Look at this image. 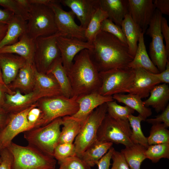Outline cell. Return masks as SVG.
Wrapping results in <instances>:
<instances>
[{"label": "cell", "instance_id": "cell-1", "mask_svg": "<svg viewBox=\"0 0 169 169\" xmlns=\"http://www.w3.org/2000/svg\"><path fill=\"white\" fill-rule=\"evenodd\" d=\"M88 50L91 60L99 72L128 68L133 57L127 45L107 32L101 31Z\"/></svg>", "mask_w": 169, "mask_h": 169}, {"label": "cell", "instance_id": "cell-2", "mask_svg": "<svg viewBox=\"0 0 169 169\" xmlns=\"http://www.w3.org/2000/svg\"><path fill=\"white\" fill-rule=\"evenodd\" d=\"M67 74L73 96L78 97L98 92L101 86L99 72L91 60L88 49L82 50L75 56Z\"/></svg>", "mask_w": 169, "mask_h": 169}, {"label": "cell", "instance_id": "cell-3", "mask_svg": "<svg viewBox=\"0 0 169 169\" xmlns=\"http://www.w3.org/2000/svg\"><path fill=\"white\" fill-rule=\"evenodd\" d=\"M8 148L13 157L12 169H55L56 160L32 145L12 142Z\"/></svg>", "mask_w": 169, "mask_h": 169}, {"label": "cell", "instance_id": "cell-4", "mask_svg": "<svg viewBox=\"0 0 169 169\" xmlns=\"http://www.w3.org/2000/svg\"><path fill=\"white\" fill-rule=\"evenodd\" d=\"M77 97L74 96L69 98L60 95L40 99L37 102V106L42 113L34 128L46 125L59 118L75 114L79 109Z\"/></svg>", "mask_w": 169, "mask_h": 169}, {"label": "cell", "instance_id": "cell-5", "mask_svg": "<svg viewBox=\"0 0 169 169\" xmlns=\"http://www.w3.org/2000/svg\"><path fill=\"white\" fill-rule=\"evenodd\" d=\"M62 123V118H58L46 125L24 132V137L28 144L53 156L54 149L58 144Z\"/></svg>", "mask_w": 169, "mask_h": 169}, {"label": "cell", "instance_id": "cell-6", "mask_svg": "<svg viewBox=\"0 0 169 169\" xmlns=\"http://www.w3.org/2000/svg\"><path fill=\"white\" fill-rule=\"evenodd\" d=\"M28 13L26 33L30 38L36 39L58 32L54 13L49 6L31 4Z\"/></svg>", "mask_w": 169, "mask_h": 169}, {"label": "cell", "instance_id": "cell-7", "mask_svg": "<svg viewBox=\"0 0 169 169\" xmlns=\"http://www.w3.org/2000/svg\"><path fill=\"white\" fill-rule=\"evenodd\" d=\"M101 85L98 91L105 96L125 93L131 85L134 78V69L116 68L99 72Z\"/></svg>", "mask_w": 169, "mask_h": 169}, {"label": "cell", "instance_id": "cell-8", "mask_svg": "<svg viewBox=\"0 0 169 169\" xmlns=\"http://www.w3.org/2000/svg\"><path fill=\"white\" fill-rule=\"evenodd\" d=\"M131 134L128 119H115L107 113L98 130L97 140L121 144L127 147L133 144L130 138Z\"/></svg>", "mask_w": 169, "mask_h": 169}, {"label": "cell", "instance_id": "cell-9", "mask_svg": "<svg viewBox=\"0 0 169 169\" xmlns=\"http://www.w3.org/2000/svg\"><path fill=\"white\" fill-rule=\"evenodd\" d=\"M162 17L160 12L156 9L146 32L151 38L149 47L150 58L160 72L165 69L169 55L166 52L161 30Z\"/></svg>", "mask_w": 169, "mask_h": 169}, {"label": "cell", "instance_id": "cell-10", "mask_svg": "<svg viewBox=\"0 0 169 169\" xmlns=\"http://www.w3.org/2000/svg\"><path fill=\"white\" fill-rule=\"evenodd\" d=\"M107 113L105 103L96 108L86 119L73 143L77 156H79L97 140L98 130Z\"/></svg>", "mask_w": 169, "mask_h": 169}, {"label": "cell", "instance_id": "cell-11", "mask_svg": "<svg viewBox=\"0 0 169 169\" xmlns=\"http://www.w3.org/2000/svg\"><path fill=\"white\" fill-rule=\"evenodd\" d=\"M60 35H61L58 32L36 39L33 64L39 71L46 73L53 63L61 57L57 43V38Z\"/></svg>", "mask_w": 169, "mask_h": 169}, {"label": "cell", "instance_id": "cell-12", "mask_svg": "<svg viewBox=\"0 0 169 169\" xmlns=\"http://www.w3.org/2000/svg\"><path fill=\"white\" fill-rule=\"evenodd\" d=\"M48 6L54 12L58 32L61 36L87 41L85 29L76 24L74 20L75 16L71 10H64L59 0H51Z\"/></svg>", "mask_w": 169, "mask_h": 169}, {"label": "cell", "instance_id": "cell-13", "mask_svg": "<svg viewBox=\"0 0 169 169\" xmlns=\"http://www.w3.org/2000/svg\"><path fill=\"white\" fill-rule=\"evenodd\" d=\"M37 106V102L20 111L9 114L6 125L0 130V151L8 148L18 134L27 131L28 113L30 109Z\"/></svg>", "mask_w": 169, "mask_h": 169}, {"label": "cell", "instance_id": "cell-14", "mask_svg": "<svg viewBox=\"0 0 169 169\" xmlns=\"http://www.w3.org/2000/svg\"><path fill=\"white\" fill-rule=\"evenodd\" d=\"M56 95H58L36 90L23 95L19 90H17L13 94L6 93L5 100L3 108L8 114L14 113L28 107L42 98Z\"/></svg>", "mask_w": 169, "mask_h": 169}, {"label": "cell", "instance_id": "cell-15", "mask_svg": "<svg viewBox=\"0 0 169 169\" xmlns=\"http://www.w3.org/2000/svg\"><path fill=\"white\" fill-rule=\"evenodd\" d=\"M57 43L60 53L62 64L67 73L77 54L82 50H90L93 47L92 43L87 41L61 35L57 37Z\"/></svg>", "mask_w": 169, "mask_h": 169}, {"label": "cell", "instance_id": "cell-16", "mask_svg": "<svg viewBox=\"0 0 169 169\" xmlns=\"http://www.w3.org/2000/svg\"><path fill=\"white\" fill-rule=\"evenodd\" d=\"M129 14L144 33L156 8L152 0H128Z\"/></svg>", "mask_w": 169, "mask_h": 169}, {"label": "cell", "instance_id": "cell-17", "mask_svg": "<svg viewBox=\"0 0 169 169\" xmlns=\"http://www.w3.org/2000/svg\"><path fill=\"white\" fill-rule=\"evenodd\" d=\"M135 76L133 82L125 93L138 95L141 99L149 96L152 89L160 83L154 74L141 68L134 69Z\"/></svg>", "mask_w": 169, "mask_h": 169}, {"label": "cell", "instance_id": "cell-18", "mask_svg": "<svg viewBox=\"0 0 169 169\" xmlns=\"http://www.w3.org/2000/svg\"><path fill=\"white\" fill-rule=\"evenodd\" d=\"M59 3L69 7L86 29L91 18L100 8L99 0H60Z\"/></svg>", "mask_w": 169, "mask_h": 169}, {"label": "cell", "instance_id": "cell-19", "mask_svg": "<svg viewBox=\"0 0 169 169\" xmlns=\"http://www.w3.org/2000/svg\"><path fill=\"white\" fill-rule=\"evenodd\" d=\"M112 96H105L98 92L80 96L77 97V102L79 109L74 115L71 116L80 121L84 122L90 114L96 108L101 105L114 100Z\"/></svg>", "mask_w": 169, "mask_h": 169}, {"label": "cell", "instance_id": "cell-20", "mask_svg": "<svg viewBox=\"0 0 169 169\" xmlns=\"http://www.w3.org/2000/svg\"><path fill=\"white\" fill-rule=\"evenodd\" d=\"M26 61L23 58L13 54H0V68L6 85L8 86L14 80L19 69Z\"/></svg>", "mask_w": 169, "mask_h": 169}, {"label": "cell", "instance_id": "cell-21", "mask_svg": "<svg viewBox=\"0 0 169 169\" xmlns=\"http://www.w3.org/2000/svg\"><path fill=\"white\" fill-rule=\"evenodd\" d=\"M35 39L29 37L26 33L22 35L16 43L0 49V54H17L31 64L33 63Z\"/></svg>", "mask_w": 169, "mask_h": 169}, {"label": "cell", "instance_id": "cell-22", "mask_svg": "<svg viewBox=\"0 0 169 169\" xmlns=\"http://www.w3.org/2000/svg\"><path fill=\"white\" fill-rule=\"evenodd\" d=\"M128 3V0H99L100 8L106 13L108 18L120 27L129 14Z\"/></svg>", "mask_w": 169, "mask_h": 169}, {"label": "cell", "instance_id": "cell-23", "mask_svg": "<svg viewBox=\"0 0 169 169\" xmlns=\"http://www.w3.org/2000/svg\"><path fill=\"white\" fill-rule=\"evenodd\" d=\"M34 67L33 63L26 61L19 69L14 80L8 86L9 88L12 90L17 89L26 93L32 91L35 83Z\"/></svg>", "mask_w": 169, "mask_h": 169}, {"label": "cell", "instance_id": "cell-24", "mask_svg": "<svg viewBox=\"0 0 169 169\" xmlns=\"http://www.w3.org/2000/svg\"><path fill=\"white\" fill-rule=\"evenodd\" d=\"M150 95L143 101L144 105L147 107L151 106L157 113L163 111L169 104V85L165 83L157 85L151 90Z\"/></svg>", "mask_w": 169, "mask_h": 169}, {"label": "cell", "instance_id": "cell-25", "mask_svg": "<svg viewBox=\"0 0 169 169\" xmlns=\"http://www.w3.org/2000/svg\"><path fill=\"white\" fill-rule=\"evenodd\" d=\"M144 33H141L135 55L128 67L132 69L143 68L154 74L160 73L157 68L152 62L147 53L145 45Z\"/></svg>", "mask_w": 169, "mask_h": 169}, {"label": "cell", "instance_id": "cell-26", "mask_svg": "<svg viewBox=\"0 0 169 169\" xmlns=\"http://www.w3.org/2000/svg\"><path fill=\"white\" fill-rule=\"evenodd\" d=\"M113 144L111 142L96 140L79 157L89 166L93 167L108 151Z\"/></svg>", "mask_w": 169, "mask_h": 169}, {"label": "cell", "instance_id": "cell-27", "mask_svg": "<svg viewBox=\"0 0 169 169\" xmlns=\"http://www.w3.org/2000/svg\"><path fill=\"white\" fill-rule=\"evenodd\" d=\"M121 27L126 38L130 53L134 57L142 32L129 14L125 17Z\"/></svg>", "mask_w": 169, "mask_h": 169}, {"label": "cell", "instance_id": "cell-28", "mask_svg": "<svg viewBox=\"0 0 169 169\" xmlns=\"http://www.w3.org/2000/svg\"><path fill=\"white\" fill-rule=\"evenodd\" d=\"M46 73L51 74L54 77L59 85L62 95L69 98L73 97L71 86L61 57L53 63Z\"/></svg>", "mask_w": 169, "mask_h": 169}, {"label": "cell", "instance_id": "cell-29", "mask_svg": "<svg viewBox=\"0 0 169 169\" xmlns=\"http://www.w3.org/2000/svg\"><path fill=\"white\" fill-rule=\"evenodd\" d=\"M27 22L21 18L14 15L8 24L4 38L0 42V49L17 42L20 36L26 33Z\"/></svg>", "mask_w": 169, "mask_h": 169}, {"label": "cell", "instance_id": "cell-30", "mask_svg": "<svg viewBox=\"0 0 169 169\" xmlns=\"http://www.w3.org/2000/svg\"><path fill=\"white\" fill-rule=\"evenodd\" d=\"M62 128L59 139L58 144L73 143L79 133L84 122L76 120L71 116L62 118Z\"/></svg>", "mask_w": 169, "mask_h": 169}, {"label": "cell", "instance_id": "cell-31", "mask_svg": "<svg viewBox=\"0 0 169 169\" xmlns=\"http://www.w3.org/2000/svg\"><path fill=\"white\" fill-rule=\"evenodd\" d=\"M34 71L35 83L33 90L52 93L57 95H62L59 85L52 74L39 71L35 65Z\"/></svg>", "mask_w": 169, "mask_h": 169}, {"label": "cell", "instance_id": "cell-32", "mask_svg": "<svg viewBox=\"0 0 169 169\" xmlns=\"http://www.w3.org/2000/svg\"><path fill=\"white\" fill-rule=\"evenodd\" d=\"M112 97L114 100L137 111L145 120L152 114L151 109L144 105L142 99L138 95L130 93L117 94L112 95Z\"/></svg>", "mask_w": 169, "mask_h": 169}, {"label": "cell", "instance_id": "cell-33", "mask_svg": "<svg viewBox=\"0 0 169 169\" xmlns=\"http://www.w3.org/2000/svg\"><path fill=\"white\" fill-rule=\"evenodd\" d=\"M146 148L138 144L125 147L120 152L130 169H140L143 161L146 158L145 152Z\"/></svg>", "mask_w": 169, "mask_h": 169}, {"label": "cell", "instance_id": "cell-34", "mask_svg": "<svg viewBox=\"0 0 169 169\" xmlns=\"http://www.w3.org/2000/svg\"><path fill=\"white\" fill-rule=\"evenodd\" d=\"M108 18L106 13L98 8L91 18L85 30V37L86 41L92 43L97 35L101 31L102 22Z\"/></svg>", "mask_w": 169, "mask_h": 169}, {"label": "cell", "instance_id": "cell-35", "mask_svg": "<svg viewBox=\"0 0 169 169\" xmlns=\"http://www.w3.org/2000/svg\"><path fill=\"white\" fill-rule=\"evenodd\" d=\"M127 119L132 128L130 137L131 141L133 144H139L147 149L149 145L147 137L143 134L141 126V122L145 120L139 114L137 116L130 115L128 117Z\"/></svg>", "mask_w": 169, "mask_h": 169}, {"label": "cell", "instance_id": "cell-36", "mask_svg": "<svg viewBox=\"0 0 169 169\" xmlns=\"http://www.w3.org/2000/svg\"><path fill=\"white\" fill-rule=\"evenodd\" d=\"M149 136L147 137L149 145L169 143V131L163 123L152 125Z\"/></svg>", "mask_w": 169, "mask_h": 169}, {"label": "cell", "instance_id": "cell-37", "mask_svg": "<svg viewBox=\"0 0 169 169\" xmlns=\"http://www.w3.org/2000/svg\"><path fill=\"white\" fill-rule=\"evenodd\" d=\"M146 158L156 163L162 158H169V143L149 145L145 152Z\"/></svg>", "mask_w": 169, "mask_h": 169}, {"label": "cell", "instance_id": "cell-38", "mask_svg": "<svg viewBox=\"0 0 169 169\" xmlns=\"http://www.w3.org/2000/svg\"><path fill=\"white\" fill-rule=\"evenodd\" d=\"M107 114L115 119L127 120L129 115H132L135 110L129 106L118 105L115 100L106 103Z\"/></svg>", "mask_w": 169, "mask_h": 169}, {"label": "cell", "instance_id": "cell-39", "mask_svg": "<svg viewBox=\"0 0 169 169\" xmlns=\"http://www.w3.org/2000/svg\"><path fill=\"white\" fill-rule=\"evenodd\" d=\"M77 156L73 143L59 144L55 147L53 157L58 161L69 157Z\"/></svg>", "mask_w": 169, "mask_h": 169}, {"label": "cell", "instance_id": "cell-40", "mask_svg": "<svg viewBox=\"0 0 169 169\" xmlns=\"http://www.w3.org/2000/svg\"><path fill=\"white\" fill-rule=\"evenodd\" d=\"M0 6L26 21H28L29 18L28 12L19 4L16 0H0Z\"/></svg>", "mask_w": 169, "mask_h": 169}, {"label": "cell", "instance_id": "cell-41", "mask_svg": "<svg viewBox=\"0 0 169 169\" xmlns=\"http://www.w3.org/2000/svg\"><path fill=\"white\" fill-rule=\"evenodd\" d=\"M101 30L112 34L127 45L126 38L121 27L115 24L108 18L102 22Z\"/></svg>", "mask_w": 169, "mask_h": 169}, {"label": "cell", "instance_id": "cell-42", "mask_svg": "<svg viewBox=\"0 0 169 169\" xmlns=\"http://www.w3.org/2000/svg\"><path fill=\"white\" fill-rule=\"evenodd\" d=\"M58 169H91L79 157L71 156L58 161Z\"/></svg>", "mask_w": 169, "mask_h": 169}, {"label": "cell", "instance_id": "cell-43", "mask_svg": "<svg viewBox=\"0 0 169 169\" xmlns=\"http://www.w3.org/2000/svg\"><path fill=\"white\" fill-rule=\"evenodd\" d=\"M42 113L41 110L37 106L30 110L27 115L28 127L27 131L35 127L40 119Z\"/></svg>", "mask_w": 169, "mask_h": 169}, {"label": "cell", "instance_id": "cell-44", "mask_svg": "<svg viewBox=\"0 0 169 169\" xmlns=\"http://www.w3.org/2000/svg\"><path fill=\"white\" fill-rule=\"evenodd\" d=\"M111 159L113 163L110 169H130L120 152L114 150Z\"/></svg>", "mask_w": 169, "mask_h": 169}, {"label": "cell", "instance_id": "cell-45", "mask_svg": "<svg viewBox=\"0 0 169 169\" xmlns=\"http://www.w3.org/2000/svg\"><path fill=\"white\" fill-rule=\"evenodd\" d=\"M0 169H12L13 157L8 148L0 151Z\"/></svg>", "mask_w": 169, "mask_h": 169}, {"label": "cell", "instance_id": "cell-46", "mask_svg": "<svg viewBox=\"0 0 169 169\" xmlns=\"http://www.w3.org/2000/svg\"><path fill=\"white\" fill-rule=\"evenodd\" d=\"M152 125L158 123L164 124L167 128L169 126V105L167 106L162 113L156 116V118L146 119L145 120Z\"/></svg>", "mask_w": 169, "mask_h": 169}, {"label": "cell", "instance_id": "cell-47", "mask_svg": "<svg viewBox=\"0 0 169 169\" xmlns=\"http://www.w3.org/2000/svg\"><path fill=\"white\" fill-rule=\"evenodd\" d=\"M114 150V148L112 146L108 151L98 161L96 164L98 166V169H110V161Z\"/></svg>", "mask_w": 169, "mask_h": 169}, {"label": "cell", "instance_id": "cell-48", "mask_svg": "<svg viewBox=\"0 0 169 169\" xmlns=\"http://www.w3.org/2000/svg\"><path fill=\"white\" fill-rule=\"evenodd\" d=\"M161 30L162 35L166 42V49L169 55V27L166 19L162 17L161 23Z\"/></svg>", "mask_w": 169, "mask_h": 169}, {"label": "cell", "instance_id": "cell-49", "mask_svg": "<svg viewBox=\"0 0 169 169\" xmlns=\"http://www.w3.org/2000/svg\"><path fill=\"white\" fill-rule=\"evenodd\" d=\"M153 2L156 8L162 15H169V0H154Z\"/></svg>", "mask_w": 169, "mask_h": 169}, {"label": "cell", "instance_id": "cell-50", "mask_svg": "<svg viewBox=\"0 0 169 169\" xmlns=\"http://www.w3.org/2000/svg\"><path fill=\"white\" fill-rule=\"evenodd\" d=\"M155 76L160 83L166 84L169 83V61L167 62L165 69L163 71L157 74H154Z\"/></svg>", "mask_w": 169, "mask_h": 169}, {"label": "cell", "instance_id": "cell-51", "mask_svg": "<svg viewBox=\"0 0 169 169\" xmlns=\"http://www.w3.org/2000/svg\"><path fill=\"white\" fill-rule=\"evenodd\" d=\"M14 15L7 9L0 8V23L8 24Z\"/></svg>", "mask_w": 169, "mask_h": 169}, {"label": "cell", "instance_id": "cell-52", "mask_svg": "<svg viewBox=\"0 0 169 169\" xmlns=\"http://www.w3.org/2000/svg\"><path fill=\"white\" fill-rule=\"evenodd\" d=\"M9 114L3 107H0V130L6 125Z\"/></svg>", "mask_w": 169, "mask_h": 169}, {"label": "cell", "instance_id": "cell-53", "mask_svg": "<svg viewBox=\"0 0 169 169\" xmlns=\"http://www.w3.org/2000/svg\"><path fill=\"white\" fill-rule=\"evenodd\" d=\"M0 86L1 87L3 88L6 91V93L10 94H14L15 92V91H13V90H11L10 89L9 87L6 85L3 79L1 69L0 68Z\"/></svg>", "mask_w": 169, "mask_h": 169}, {"label": "cell", "instance_id": "cell-54", "mask_svg": "<svg viewBox=\"0 0 169 169\" xmlns=\"http://www.w3.org/2000/svg\"><path fill=\"white\" fill-rule=\"evenodd\" d=\"M16 0L19 4L27 10L28 13V11L31 5V4L29 0Z\"/></svg>", "mask_w": 169, "mask_h": 169}, {"label": "cell", "instance_id": "cell-55", "mask_svg": "<svg viewBox=\"0 0 169 169\" xmlns=\"http://www.w3.org/2000/svg\"><path fill=\"white\" fill-rule=\"evenodd\" d=\"M8 24L0 23V42L4 38L8 28Z\"/></svg>", "mask_w": 169, "mask_h": 169}, {"label": "cell", "instance_id": "cell-56", "mask_svg": "<svg viewBox=\"0 0 169 169\" xmlns=\"http://www.w3.org/2000/svg\"><path fill=\"white\" fill-rule=\"evenodd\" d=\"M51 0H29L32 4L48 5Z\"/></svg>", "mask_w": 169, "mask_h": 169}, {"label": "cell", "instance_id": "cell-57", "mask_svg": "<svg viewBox=\"0 0 169 169\" xmlns=\"http://www.w3.org/2000/svg\"><path fill=\"white\" fill-rule=\"evenodd\" d=\"M5 91L0 86V107H3L5 100Z\"/></svg>", "mask_w": 169, "mask_h": 169}, {"label": "cell", "instance_id": "cell-58", "mask_svg": "<svg viewBox=\"0 0 169 169\" xmlns=\"http://www.w3.org/2000/svg\"><path fill=\"white\" fill-rule=\"evenodd\" d=\"M0 162H1V159H0Z\"/></svg>", "mask_w": 169, "mask_h": 169}, {"label": "cell", "instance_id": "cell-59", "mask_svg": "<svg viewBox=\"0 0 169 169\" xmlns=\"http://www.w3.org/2000/svg\"><path fill=\"white\" fill-rule=\"evenodd\" d=\"M0 86L1 87V86Z\"/></svg>", "mask_w": 169, "mask_h": 169}]
</instances>
